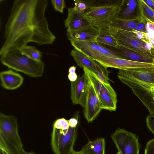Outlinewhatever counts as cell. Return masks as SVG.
<instances>
[{"label":"cell","instance_id":"1","mask_svg":"<svg viewBox=\"0 0 154 154\" xmlns=\"http://www.w3.org/2000/svg\"><path fill=\"white\" fill-rule=\"evenodd\" d=\"M47 0H15L5 26L1 56L19 50L29 42L39 45L52 44L56 39L45 15Z\"/></svg>","mask_w":154,"mask_h":154},{"label":"cell","instance_id":"2","mask_svg":"<svg viewBox=\"0 0 154 154\" xmlns=\"http://www.w3.org/2000/svg\"><path fill=\"white\" fill-rule=\"evenodd\" d=\"M0 60L3 65L16 71L22 72L32 77H41L45 64L22 54L19 50L11 51L1 56Z\"/></svg>","mask_w":154,"mask_h":154},{"label":"cell","instance_id":"3","mask_svg":"<svg viewBox=\"0 0 154 154\" xmlns=\"http://www.w3.org/2000/svg\"><path fill=\"white\" fill-rule=\"evenodd\" d=\"M84 73L91 84L98 98L100 107L109 111H115L118 102L117 95L110 84L101 83L94 72L83 68Z\"/></svg>","mask_w":154,"mask_h":154},{"label":"cell","instance_id":"4","mask_svg":"<svg viewBox=\"0 0 154 154\" xmlns=\"http://www.w3.org/2000/svg\"><path fill=\"white\" fill-rule=\"evenodd\" d=\"M122 0L98 6L89 7L85 16L91 24L98 29L108 28L110 23L116 19Z\"/></svg>","mask_w":154,"mask_h":154},{"label":"cell","instance_id":"5","mask_svg":"<svg viewBox=\"0 0 154 154\" xmlns=\"http://www.w3.org/2000/svg\"><path fill=\"white\" fill-rule=\"evenodd\" d=\"M78 126H69L65 130L53 127L51 145L55 154H71L74 151L73 147L77 137Z\"/></svg>","mask_w":154,"mask_h":154},{"label":"cell","instance_id":"6","mask_svg":"<svg viewBox=\"0 0 154 154\" xmlns=\"http://www.w3.org/2000/svg\"><path fill=\"white\" fill-rule=\"evenodd\" d=\"M109 31L118 45L135 50L154 58L151 51V45L138 38L133 32L110 28Z\"/></svg>","mask_w":154,"mask_h":154},{"label":"cell","instance_id":"7","mask_svg":"<svg viewBox=\"0 0 154 154\" xmlns=\"http://www.w3.org/2000/svg\"><path fill=\"white\" fill-rule=\"evenodd\" d=\"M0 142L23 148L18 133L17 119L14 116L0 113Z\"/></svg>","mask_w":154,"mask_h":154},{"label":"cell","instance_id":"8","mask_svg":"<svg viewBox=\"0 0 154 154\" xmlns=\"http://www.w3.org/2000/svg\"><path fill=\"white\" fill-rule=\"evenodd\" d=\"M111 137L120 154H139L138 138L134 134L119 128Z\"/></svg>","mask_w":154,"mask_h":154},{"label":"cell","instance_id":"9","mask_svg":"<svg viewBox=\"0 0 154 154\" xmlns=\"http://www.w3.org/2000/svg\"><path fill=\"white\" fill-rule=\"evenodd\" d=\"M128 86L148 110L154 114V84L141 83L124 78L119 79Z\"/></svg>","mask_w":154,"mask_h":154},{"label":"cell","instance_id":"10","mask_svg":"<svg viewBox=\"0 0 154 154\" xmlns=\"http://www.w3.org/2000/svg\"><path fill=\"white\" fill-rule=\"evenodd\" d=\"M70 41L75 49L95 61L105 57L119 58L115 53L97 42L77 40H72Z\"/></svg>","mask_w":154,"mask_h":154},{"label":"cell","instance_id":"11","mask_svg":"<svg viewBox=\"0 0 154 154\" xmlns=\"http://www.w3.org/2000/svg\"><path fill=\"white\" fill-rule=\"evenodd\" d=\"M95 61L106 69L109 67L119 69L154 68V63L136 62L108 57H105Z\"/></svg>","mask_w":154,"mask_h":154},{"label":"cell","instance_id":"12","mask_svg":"<svg viewBox=\"0 0 154 154\" xmlns=\"http://www.w3.org/2000/svg\"><path fill=\"white\" fill-rule=\"evenodd\" d=\"M119 79L125 78L141 83L154 84V68L119 69Z\"/></svg>","mask_w":154,"mask_h":154},{"label":"cell","instance_id":"13","mask_svg":"<svg viewBox=\"0 0 154 154\" xmlns=\"http://www.w3.org/2000/svg\"><path fill=\"white\" fill-rule=\"evenodd\" d=\"M89 81L84 73L78 77L75 82H71V98L74 105L85 107L86 100Z\"/></svg>","mask_w":154,"mask_h":154},{"label":"cell","instance_id":"14","mask_svg":"<svg viewBox=\"0 0 154 154\" xmlns=\"http://www.w3.org/2000/svg\"><path fill=\"white\" fill-rule=\"evenodd\" d=\"M102 109L95 91L89 82L88 88L86 102L84 108L85 118L88 122H91L97 118Z\"/></svg>","mask_w":154,"mask_h":154},{"label":"cell","instance_id":"15","mask_svg":"<svg viewBox=\"0 0 154 154\" xmlns=\"http://www.w3.org/2000/svg\"><path fill=\"white\" fill-rule=\"evenodd\" d=\"M115 53L119 58L142 63H154V58L135 50L118 45L117 48L105 46Z\"/></svg>","mask_w":154,"mask_h":154},{"label":"cell","instance_id":"16","mask_svg":"<svg viewBox=\"0 0 154 154\" xmlns=\"http://www.w3.org/2000/svg\"><path fill=\"white\" fill-rule=\"evenodd\" d=\"M141 17L139 0H122L116 19L132 20Z\"/></svg>","mask_w":154,"mask_h":154},{"label":"cell","instance_id":"17","mask_svg":"<svg viewBox=\"0 0 154 154\" xmlns=\"http://www.w3.org/2000/svg\"><path fill=\"white\" fill-rule=\"evenodd\" d=\"M68 11L67 17L64 21L67 32L75 30L91 24L85 15L79 12L74 7L68 8Z\"/></svg>","mask_w":154,"mask_h":154},{"label":"cell","instance_id":"18","mask_svg":"<svg viewBox=\"0 0 154 154\" xmlns=\"http://www.w3.org/2000/svg\"><path fill=\"white\" fill-rule=\"evenodd\" d=\"M99 33V29L91 24L75 30L67 32V36L70 41L77 40L97 43Z\"/></svg>","mask_w":154,"mask_h":154},{"label":"cell","instance_id":"19","mask_svg":"<svg viewBox=\"0 0 154 154\" xmlns=\"http://www.w3.org/2000/svg\"><path fill=\"white\" fill-rule=\"evenodd\" d=\"M0 78L2 86L9 90L17 88L22 85L23 80L20 74L11 70L1 72Z\"/></svg>","mask_w":154,"mask_h":154},{"label":"cell","instance_id":"20","mask_svg":"<svg viewBox=\"0 0 154 154\" xmlns=\"http://www.w3.org/2000/svg\"><path fill=\"white\" fill-rule=\"evenodd\" d=\"M70 54L78 66L85 67L97 73L96 61L75 48L72 50Z\"/></svg>","mask_w":154,"mask_h":154},{"label":"cell","instance_id":"21","mask_svg":"<svg viewBox=\"0 0 154 154\" xmlns=\"http://www.w3.org/2000/svg\"><path fill=\"white\" fill-rule=\"evenodd\" d=\"M105 140L103 138L89 141L79 151L83 154H105Z\"/></svg>","mask_w":154,"mask_h":154},{"label":"cell","instance_id":"22","mask_svg":"<svg viewBox=\"0 0 154 154\" xmlns=\"http://www.w3.org/2000/svg\"><path fill=\"white\" fill-rule=\"evenodd\" d=\"M141 17L132 20H124L116 19L110 24L109 28L132 32L142 20Z\"/></svg>","mask_w":154,"mask_h":154},{"label":"cell","instance_id":"23","mask_svg":"<svg viewBox=\"0 0 154 154\" xmlns=\"http://www.w3.org/2000/svg\"><path fill=\"white\" fill-rule=\"evenodd\" d=\"M99 34L97 38V43L103 45L117 48L118 45L109 33V28L99 29Z\"/></svg>","mask_w":154,"mask_h":154},{"label":"cell","instance_id":"24","mask_svg":"<svg viewBox=\"0 0 154 154\" xmlns=\"http://www.w3.org/2000/svg\"><path fill=\"white\" fill-rule=\"evenodd\" d=\"M21 53L31 59L37 61H41L42 53L35 47L26 45L19 50Z\"/></svg>","mask_w":154,"mask_h":154},{"label":"cell","instance_id":"25","mask_svg":"<svg viewBox=\"0 0 154 154\" xmlns=\"http://www.w3.org/2000/svg\"><path fill=\"white\" fill-rule=\"evenodd\" d=\"M141 17L147 22L154 24V11L149 7L143 0H139Z\"/></svg>","mask_w":154,"mask_h":154},{"label":"cell","instance_id":"26","mask_svg":"<svg viewBox=\"0 0 154 154\" xmlns=\"http://www.w3.org/2000/svg\"><path fill=\"white\" fill-rule=\"evenodd\" d=\"M96 66L97 70L96 74L100 82L104 84H110L108 78V73L107 69L97 62Z\"/></svg>","mask_w":154,"mask_h":154},{"label":"cell","instance_id":"27","mask_svg":"<svg viewBox=\"0 0 154 154\" xmlns=\"http://www.w3.org/2000/svg\"><path fill=\"white\" fill-rule=\"evenodd\" d=\"M74 2L75 9L79 13L85 14V13L89 10V6L85 1L75 0Z\"/></svg>","mask_w":154,"mask_h":154},{"label":"cell","instance_id":"28","mask_svg":"<svg viewBox=\"0 0 154 154\" xmlns=\"http://www.w3.org/2000/svg\"><path fill=\"white\" fill-rule=\"evenodd\" d=\"M69 126L68 120L63 118L57 120L53 125V127L63 130L68 129Z\"/></svg>","mask_w":154,"mask_h":154},{"label":"cell","instance_id":"29","mask_svg":"<svg viewBox=\"0 0 154 154\" xmlns=\"http://www.w3.org/2000/svg\"><path fill=\"white\" fill-rule=\"evenodd\" d=\"M51 2L55 11L63 13L65 7V3L64 0H52Z\"/></svg>","mask_w":154,"mask_h":154},{"label":"cell","instance_id":"30","mask_svg":"<svg viewBox=\"0 0 154 154\" xmlns=\"http://www.w3.org/2000/svg\"><path fill=\"white\" fill-rule=\"evenodd\" d=\"M146 123L147 128L154 135V115H148L146 118Z\"/></svg>","mask_w":154,"mask_h":154},{"label":"cell","instance_id":"31","mask_svg":"<svg viewBox=\"0 0 154 154\" xmlns=\"http://www.w3.org/2000/svg\"><path fill=\"white\" fill-rule=\"evenodd\" d=\"M76 67L74 66H71L69 70L68 78L71 82L75 81L78 78L76 73H75Z\"/></svg>","mask_w":154,"mask_h":154},{"label":"cell","instance_id":"32","mask_svg":"<svg viewBox=\"0 0 154 154\" xmlns=\"http://www.w3.org/2000/svg\"><path fill=\"white\" fill-rule=\"evenodd\" d=\"M146 22H147L143 18L142 20L137 25L136 28L133 30L138 32L147 33L146 29Z\"/></svg>","mask_w":154,"mask_h":154},{"label":"cell","instance_id":"33","mask_svg":"<svg viewBox=\"0 0 154 154\" xmlns=\"http://www.w3.org/2000/svg\"><path fill=\"white\" fill-rule=\"evenodd\" d=\"M69 126L72 127H76L78 126V118H72L68 120Z\"/></svg>","mask_w":154,"mask_h":154},{"label":"cell","instance_id":"34","mask_svg":"<svg viewBox=\"0 0 154 154\" xmlns=\"http://www.w3.org/2000/svg\"><path fill=\"white\" fill-rule=\"evenodd\" d=\"M147 32L154 33V24L150 22H147L146 24Z\"/></svg>","mask_w":154,"mask_h":154},{"label":"cell","instance_id":"35","mask_svg":"<svg viewBox=\"0 0 154 154\" xmlns=\"http://www.w3.org/2000/svg\"><path fill=\"white\" fill-rule=\"evenodd\" d=\"M146 4L154 11V2L153 0H143Z\"/></svg>","mask_w":154,"mask_h":154},{"label":"cell","instance_id":"36","mask_svg":"<svg viewBox=\"0 0 154 154\" xmlns=\"http://www.w3.org/2000/svg\"><path fill=\"white\" fill-rule=\"evenodd\" d=\"M146 146L149 147L154 150V138L147 142Z\"/></svg>","mask_w":154,"mask_h":154},{"label":"cell","instance_id":"37","mask_svg":"<svg viewBox=\"0 0 154 154\" xmlns=\"http://www.w3.org/2000/svg\"><path fill=\"white\" fill-rule=\"evenodd\" d=\"M144 154H154V150L149 147L146 146Z\"/></svg>","mask_w":154,"mask_h":154},{"label":"cell","instance_id":"38","mask_svg":"<svg viewBox=\"0 0 154 154\" xmlns=\"http://www.w3.org/2000/svg\"><path fill=\"white\" fill-rule=\"evenodd\" d=\"M21 154H37L33 152H27L23 149L22 152Z\"/></svg>","mask_w":154,"mask_h":154},{"label":"cell","instance_id":"39","mask_svg":"<svg viewBox=\"0 0 154 154\" xmlns=\"http://www.w3.org/2000/svg\"><path fill=\"white\" fill-rule=\"evenodd\" d=\"M151 51L152 54V55L154 58V46H152L151 45Z\"/></svg>","mask_w":154,"mask_h":154},{"label":"cell","instance_id":"40","mask_svg":"<svg viewBox=\"0 0 154 154\" xmlns=\"http://www.w3.org/2000/svg\"><path fill=\"white\" fill-rule=\"evenodd\" d=\"M71 154H83L81 153L79 151H74Z\"/></svg>","mask_w":154,"mask_h":154},{"label":"cell","instance_id":"41","mask_svg":"<svg viewBox=\"0 0 154 154\" xmlns=\"http://www.w3.org/2000/svg\"><path fill=\"white\" fill-rule=\"evenodd\" d=\"M116 154H120V153L119 152H118Z\"/></svg>","mask_w":154,"mask_h":154},{"label":"cell","instance_id":"42","mask_svg":"<svg viewBox=\"0 0 154 154\" xmlns=\"http://www.w3.org/2000/svg\"><path fill=\"white\" fill-rule=\"evenodd\" d=\"M153 1H154V0H153Z\"/></svg>","mask_w":154,"mask_h":154}]
</instances>
